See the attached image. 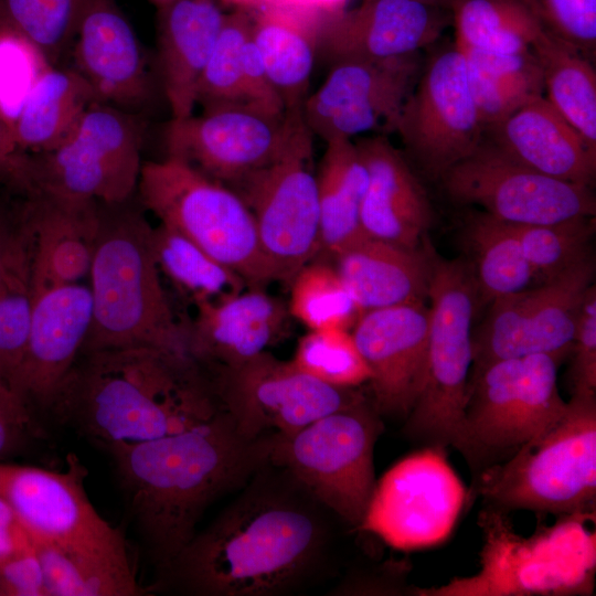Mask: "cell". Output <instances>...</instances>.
Segmentation results:
<instances>
[{
  "label": "cell",
  "mask_w": 596,
  "mask_h": 596,
  "mask_svg": "<svg viewBox=\"0 0 596 596\" xmlns=\"http://www.w3.org/2000/svg\"><path fill=\"white\" fill-rule=\"evenodd\" d=\"M184 322L190 355L204 369L235 366L267 349L287 332L288 306L262 288H248L194 307Z\"/></svg>",
  "instance_id": "obj_24"
},
{
  "label": "cell",
  "mask_w": 596,
  "mask_h": 596,
  "mask_svg": "<svg viewBox=\"0 0 596 596\" xmlns=\"http://www.w3.org/2000/svg\"><path fill=\"white\" fill-rule=\"evenodd\" d=\"M21 236L22 234L15 237V240L13 241L6 240L4 242H2L0 238V274L6 267L18 243L20 242Z\"/></svg>",
  "instance_id": "obj_54"
},
{
  "label": "cell",
  "mask_w": 596,
  "mask_h": 596,
  "mask_svg": "<svg viewBox=\"0 0 596 596\" xmlns=\"http://www.w3.org/2000/svg\"><path fill=\"white\" fill-rule=\"evenodd\" d=\"M313 135L305 121L274 162L228 185L249 209L275 279L289 283L320 254Z\"/></svg>",
  "instance_id": "obj_11"
},
{
  "label": "cell",
  "mask_w": 596,
  "mask_h": 596,
  "mask_svg": "<svg viewBox=\"0 0 596 596\" xmlns=\"http://www.w3.org/2000/svg\"><path fill=\"white\" fill-rule=\"evenodd\" d=\"M426 373L404 422V435L423 446L447 447L456 438L472 364V324L479 291L469 259L443 258L432 248Z\"/></svg>",
  "instance_id": "obj_9"
},
{
  "label": "cell",
  "mask_w": 596,
  "mask_h": 596,
  "mask_svg": "<svg viewBox=\"0 0 596 596\" xmlns=\"http://www.w3.org/2000/svg\"><path fill=\"white\" fill-rule=\"evenodd\" d=\"M594 217H576L551 224H514L523 254L539 284L590 256Z\"/></svg>",
  "instance_id": "obj_43"
},
{
  "label": "cell",
  "mask_w": 596,
  "mask_h": 596,
  "mask_svg": "<svg viewBox=\"0 0 596 596\" xmlns=\"http://www.w3.org/2000/svg\"><path fill=\"white\" fill-rule=\"evenodd\" d=\"M547 102L596 150V72L592 61L542 32L532 46Z\"/></svg>",
  "instance_id": "obj_36"
},
{
  "label": "cell",
  "mask_w": 596,
  "mask_h": 596,
  "mask_svg": "<svg viewBox=\"0 0 596 596\" xmlns=\"http://www.w3.org/2000/svg\"><path fill=\"white\" fill-rule=\"evenodd\" d=\"M334 520L289 471L267 462L158 573L157 583L190 596L296 594L329 572Z\"/></svg>",
  "instance_id": "obj_1"
},
{
  "label": "cell",
  "mask_w": 596,
  "mask_h": 596,
  "mask_svg": "<svg viewBox=\"0 0 596 596\" xmlns=\"http://www.w3.org/2000/svg\"><path fill=\"white\" fill-rule=\"evenodd\" d=\"M448 196L501 221L531 225L595 216L592 187L535 171L483 139L440 179Z\"/></svg>",
  "instance_id": "obj_15"
},
{
  "label": "cell",
  "mask_w": 596,
  "mask_h": 596,
  "mask_svg": "<svg viewBox=\"0 0 596 596\" xmlns=\"http://www.w3.org/2000/svg\"><path fill=\"white\" fill-rule=\"evenodd\" d=\"M412 1H418L423 3L432 4V6H437L440 8L448 9V10H449L450 3L453 2V0H412Z\"/></svg>",
  "instance_id": "obj_55"
},
{
  "label": "cell",
  "mask_w": 596,
  "mask_h": 596,
  "mask_svg": "<svg viewBox=\"0 0 596 596\" xmlns=\"http://www.w3.org/2000/svg\"><path fill=\"white\" fill-rule=\"evenodd\" d=\"M32 195L25 226L31 249L32 292L81 283L88 277L102 203Z\"/></svg>",
  "instance_id": "obj_27"
},
{
  "label": "cell",
  "mask_w": 596,
  "mask_h": 596,
  "mask_svg": "<svg viewBox=\"0 0 596 596\" xmlns=\"http://www.w3.org/2000/svg\"><path fill=\"white\" fill-rule=\"evenodd\" d=\"M467 499L446 448L423 446L376 480L360 530L396 550L432 547L448 539Z\"/></svg>",
  "instance_id": "obj_13"
},
{
  "label": "cell",
  "mask_w": 596,
  "mask_h": 596,
  "mask_svg": "<svg viewBox=\"0 0 596 596\" xmlns=\"http://www.w3.org/2000/svg\"><path fill=\"white\" fill-rule=\"evenodd\" d=\"M221 4L234 9L256 10L273 3L275 0H219Z\"/></svg>",
  "instance_id": "obj_53"
},
{
  "label": "cell",
  "mask_w": 596,
  "mask_h": 596,
  "mask_svg": "<svg viewBox=\"0 0 596 596\" xmlns=\"http://www.w3.org/2000/svg\"><path fill=\"white\" fill-rule=\"evenodd\" d=\"M596 513L557 515L531 535L517 531L510 512L483 504L477 517L482 545L479 570L417 596H589L596 576Z\"/></svg>",
  "instance_id": "obj_5"
},
{
  "label": "cell",
  "mask_w": 596,
  "mask_h": 596,
  "mask_svg": "<svg viewBox=\"0 0 596 596\" xmlns=\"http://www.w3.org/2000/svg\"><path fill=\"white\" fill-rule=\"evenodd\" d=\"M140 170L114 143L79 129H73L57 147L36 153L22 166L32 194L105 204L128 201L137 189Z\"/></svg>",
  "instance_id": "obj_25"
},
{
  "label": "cell",
  "mask_w": 596,
  "mask_h": 596,
  "mask_svg": "<svg viewBox=\"0 0 596 596\" xmlns=\"http://www.w3.org/2000/svg\"><path fill=\"white\" fill-rule=\"evenodd\" d=\"M480 497L507 512L596 513V395H573L565 412L510 459L472 479Z\"/></svg>",
  "instance_id": "obj_6"
},
{
  "label": "cell",
  "mask_w": 596,
  "mask_h": 596,
  "mask_svg": "<svg viewBox=\"0 0 596 596\" xmlns=\"http://www.w3.org/2000/svg\"><path fill=\"white\" fill-rule=\"evenodd\" d=\"M561 361L530 354L471 368L454 446L472 479L510 459L565 412L557 386Z\"/></svg>",
  "instance_id": "obj_7"
},
{
  "label": "cell",
  "mask_w": 596,
  "mask_h": 596,
  "mask_svg": "<svg viewBox=\"0 0 596 596\" xmlns=\"http://www.w3.org/2000/svg\"><path fill=\"white\" fill-rule=\"evenodd\" d=\"M4 23L0 33V114L15 121L40 73L50 62L32 42Z\"/></svg>",
  "instance_id": "obj_46"
},
{
  "label": "cell",
  "mask_w": 596,
  "mask_h": 596,
  "mask_svg": "<svg viewBox=\"0 0 596 596\" xmlns=\"http://www.w3.org/2000/svg\"><path fill=\"white\" fill-rule=\"evenodd\" d=\"M29 533V532H28ZM47 596L143 595L132 566L30 534Z\"/></svg>",
  "instance_id": "obj_37"
},
{
  "label": "cell",
  "mask_w": 596,
  "mask_h": 596,
  "mask_svg": "<svg viewBox=\"0 0 596 596\" xmlns=\"http://www.w3.org/2000/svg\"><path fill=\"white\" fill-rule=\"evenodd\" d=\"M252 23L251 10L234 9L226 13L196 87L195 103L203 109L249 105L243 77L242 49L251 35Z\"/></svg>",
  "instance_id": "obj_42"
},
{
  "label": "cell",
  "mask_w": 596,
  "mask_h": 596,
  "mask_svg": "<svg viewBox=\"0 0 596 596\" xmlns=\"http://www.w3.org/2000/svg\"><path fill=\"white\" fill-rule=\"evenodd\" d=\"M289 284V313L309 330H350L362 315L334 265L324 259L307 263Z\"/></svg>",
  "instance_id": "obj_40"
},
{
  "label": "cell",
  "mask_w": 596,
  "mask_h": 596,
  "mask_svg": "<svg viewBox=\"0 0 596 596\" xmlns=\"http://www.w3.org/2000/svg\"><path fill=\"white\" fill-rule=\"evenodd\" d=\"M50 409L106 447L181 433L222 408L192 356L127 348L82 353Z\"/></svg>",
  "instance_id": "obj_3"
},
{
  "label": "cell",
  "mask_w": 596,
  "mask_h": 596,
  "mask_svg": "<svg viewBox=\"0 0 596 596\" xmlns=\"http://www.w3.org/2000/svg\"><path fill=\"white\" fill-rule=\"evenodd\" d=\"M31 309V249L23 233L0 274V375L9 381L24 354Z\"/></svg>",
  "instance_id": "obj_41"
},
{
  "label": "cell",
  "mask_w": 596,
  "mask_h": 596,
  "mask_svg": "<svg viewBox=\"0 0 596 596\" xmlns=\"http://www.w3.org/2000/svg\"><path fill=\"white\" fill-rule=\"evenodd\" d=\"M382 416L370 397L311 422L268 435V462L289 471L341 522L360 530L376 479L374 447Z\"/></svg>",
  "instance_id": "obj_10"
},
{
  "label": "cell",
  "mask_w": 596,
  "mask_h": 596,
  "mask_svg": "<svg viewBox=\"0 0 596 596\" xmlns=\"http://www.w3.org/2000/svg\"><path fill=\"white\" fill-rule=\"evenodd\" d=\"M485 139L515 161L563 181L592 187L596 150L541 95L488 128Z\"/></svg>",
  "instance_id": "obj_28"
},
{
  "label": "cell",
  "mask_w": 596,
  "mask_h": 596,
  "mask_svg": "<svg viewBox=\"0 0 596 596\" xmlns=\"http://www.w3.org/2000/svg\"><path fill=\"white\" fill-rule=\"evenodd\" d=\"M570 368L573 395H596V288L593 284L584 298L577 320Z\"/></svg>",
  "instance_id": "obj_48"
},
{
  "label": "cell",
  "mask_w": 596,
  "mask_h": 596,
  "mask_svg": "<svg viewBox=\"0 0 596 596\" xmlns=\"http://www.w3.org/2000/svg\"><path fill=\"white\" fill-rule=\"evenodd\" d=\"M429 310L426 302L363 312L352 328L370 371L371 402L381 416L406 419L424 385Z\"/></svg>",
  "instance_id": "obj_20"
},
{
  "label": "cell",
  "mask_w": 596,
  "mask_h": 596,
  "mask_svg": "<svg viewBox=\"0 0 596 596\" xmlns=\"http://www.w3.org/2000/svg\"><path fill=\"white\" fill-rule=\"evenodd\" d=\"M302 120V110L272 115L251 105L204 108L167 124V157L228 187L280 157Z\"/></svg>",
  "instance_id": "obj_16"
},
{
  "label": "cell",
  "mask_w": 596,
  "mask_h": 596,
  "mask_svg": "<svg viewBox=\"0 0 596 596\" xmlns=\"http://www.w3.org/2000/svg\"><path fill=\"white\" fill-rule=\"evenodd\" d=\"M447 12L412 0H363L324 19L318 46L333 62L417 53L440 36L451 20Z\"/></svg>",
  "instance_id": "obj_23"
},
{
  "label": "cell",
  "mask_w": 596,
  "mask_h": 596,
  "mask_svg": "<svg viewBox=\"0 0 596 596\" xmlns=\"http://www.w3.org/2000/svg\"><path fill=\"white\" fill-rule=\"evenodd\" d=\"M96 102L92 87L75 70L49 65L38 76L14 121L17 141L35 153L50 151Z\"/></svg>",
  "instance_id": "obj_33"
},
{
  "label": "cell",
  "mask_w": 596,
  "mask_h": 596,
  "mask_svg": "<svg viewBox=\"0 0 596 596\" xmlns=\"http://www.w3.org/2000/svg\"><path fill=\"white\" fill-rule=\"evenodd\" d=\"M126 202H100L88 273L92 322L82 353L153 348L190 355L184 322L173 312L156 263L153 227Z\"/></svg>",
  "instance_id": "obj_4"
},
{
  "label": "cell",
  "mask_w": 596,
  "mask_h": 596,
  "mask_svg": "<svg viewBox=\"0 0 596 596\" xmlns=\"http://www.w3.org/2000/svg\"><path fill=\"white\" fill-rule=\"evenodd\" d=\"M544 32L589 61L596 52V0H518Z\"/></svg>",
  "instance_id": "obj_47"
},
{
  "label": "cell",
  "mask_w": 596,
  "mask_h": 596,
  "mask_svg": "<svg viewBox=\"0 0 596 596\" xmlns=\"http://www.w3.org/2000/svg\"><path fill=\"white\" fill-rule=\"evenodd\" d=\"M432 246L407 248L363 237L332 257L361 312L426 302Z\"/></svg>",
  "instance_id": "obj_30"
},
{
  "label": "cell",
  "mask_w": 596,
  "mask_h": 596,
  "mask_svg": "<svg viewBox=\"0 0 596 596\" xmlns=\"http://www.w3.org/2000/svg\"><path fill=\"white\" fill-rule=\"evenodd\" d=\"M317 173L320 254L333 257L364 236L360 213L369 173L351 139L326 142Z\"/></svg>",
  "instance_id": "obj_32"
},
{
  "label": "cell",
  "mask_w": 596,
  "mask_h": 596,
  "mask_svg": "<svg viewBox=\"0 0 596 596\" xmlns=\"http://www.w3.org/2000/svg\"><path fill=\"white\" fill-rule=\"evenodd\" d=\"M85 478L75 455L64 471L0 461V496L30 534L131 566L123 533L95 509Z\"/></svg>",
  "instance_id": "obj_17"
},
{
  "label": "cell",
  "mask_w": 596,
  "mask_h": 596,
  "mask_svg": "<svg viewBox=\"0 0 596 596\" xmlns=\"http://www.w3.org/2000/svg\"><path fill=\"white\" fill-rule=\"evenodd\" d=\"M422 71L418 52L390 58L333 62L322 85L308 95L302 118L326 142L396 132Z\"/></svg>",
  "instance_id": "obj_18"
},
{
  "label": "cell",
  "mask_w": 596,
  "mask_h": 596,
  "mask_svg": "<svg viewBox=\"0 0 596 596\" xmlns=\"http://www.w3.org/2000/svg\"><path fill=\"white\" fill-rule=\"evenodd\" d=\"M347 1L348 0H275L270 4L296 9L305 13L327 19L343 11Z\"/></svg>",
  "instance_id": "obj_52"
},
{
  "label": "cell",
  "mask_w": 596,
  "mask_h": 596,
  "mask_svg": "<svg viewBox=\"0 0 596 596\" xmlns=\"http://www.w3.org/2000/svg\"><path fill=\"white\" fill-rule=\"evenodd\" d=\"M158 60L172 118L192 114L202 71L226 13L219 0H172L159 8Z\"/></svg>",
  "instance_id": "obj_29"
},
{
  "label": "cell",
  "mask_w": 596,
  "mask_h": 596,
  "mask_svg": "<svg viewBox=\"0 0 596 596\" xmlns=\"http://www.w3.org/2000/svg\"><path fill=\"white\" fill-rule=\"evenodd\" d=\"M466 62L453 44L422 68L406 102L396 134L409 157L433 179L473 152L485 139Z\"/></svg>",
  "instance_id": "obj_19"
},
{
  "label": "cell",
  "mask_w": 596,
  "mask_h": 596,
  "mask_svg": "<svg viewBox=\"0 0 596 596\" xmlns=\"http://www.w3.org/2000/svg\"><path fill=\"white\" fill-rule=\"evenodd\" d=\"M459 51L485 130L544 92L542 70L533 51L522 54Z\"/></svg>",
  "instance_id": "obj_35"
},
{
  "label": "cell",
  "mask_w": 596,
  "mask_h": 596,
  "mask_svg": "<svg viewBox=\"0 0 596 596\" xmlns=\"http://www.w3.org/2000/svg\"><path fill=\"white\" fill-rule=\"evenodd\" d=\"M0 596H47L33 546L0 563Z\"/></svg>",
  "instance_id": "obj_50"
},
{
  "label": "cell",
  "mask_w": 596,
  "mask_h": 596,
  "mask_svg": "<svg viewBox=\"0 0 596 596\" xmlns=\"http://www.w3.org/2000/svg\"><path fill=\"white\" fill-rule=\"evenodd\" d=\"M86 0H0V18L53 60L75 36Z\"/></svg>",
  "instance_id": "obj_45"
},
{
  "label": "cell",
  "mask_w": 596,
  "mask_h": 596,
  "mask_svg": "<svg viewBox=\"0 0 596 596\" xmlns=\"http://www.w3.org/2000/svg\"><path fill=\"white\" fill-rule=\"evenodd\" d=\"M31 546L25 526L13 508L0 496V563Z\"/></svg>",
  "instance_id": "obj_51"
},
{
  "label": "cell",
  "mask_w": 596,
  "mask_h": 596,
  "mask_svg": "<svg viewBox=\"0 0 596 596\" xmlns=\"http://www.w3.org/2000/svg\"><path fill=\"white\" fill-rule=\"evenodd\" d=\"M317 380L339 387H358L370 371L348 329L309 330L297 344L291 360Z\"/></svg>",
  "instance_id": "obj_44"
},
{
  "label": "cell",
  "mask_w": 596,
  "mask_h": 596,
  "mask_svg": "<svg viewBox=\"0 0 596 596\" xmlns=\"http://www.w3.org/2000/svg\"><path fill=\"white\" fill-rule=\"evenodd\" d=\"M142 206L238 274L248 288L276 280L249 209L227 185L178 159L142 163L137 184Z\"/></svg>",
  "instance_id": "obj_8"
},
{
  "label": "cell",
  "mask_w": 596,
  "mask_h": 596,
  "mask_svg": "<svg viewBox=\"0 0 596 596\" xmlns=\"http://www.w3.org/2000/svg\"><path fill=\"white\" fill-rule=\"evenodd\" d=\"M33 407L0 375V461L21 449L39 433Z\"/></svg>",
  "instance_id": "obj_49"
},
{
  "label": "cell",
  "mask_w": 596,
  "mask_h": 596,
  "mask_svg": "<svg viewBox=\"0 0 596 596\" xmlns=\"http://www.w3.org/2000/svg\"><path fill=\"white\" fill-rule=\"evenodd\" d=\"M454 45L461 51L522 54L543 32L518 0H453Z\"/></svg>",
  "instance_id": "obj_38"
},
{
  "label": "cell",
  "mask_w": 596,
  "mask_h": 596,
  "mask_svg": "<svg viewBox=\"0 0 596 596\" xmlns=\"http://www.w3.org/2000/svg\"><path fill=\"white\" fill-rule=\"evenodd\" d=\"M152 247L160 274L194 307L248 288L238 274L163 224L152 228Z\"/></svg>",
  "instance_id": "obj_39"
},
{
  "label": "cell",
  "mask_w": 596,
  "mask_h": 596,
  "mask_svg": "<svg viewBox=\"0 0 596 596\" xmlns=\"http://www.w3.org/2000/svg\"><path fill=\"white\" fill-rule=\"evenodd\" d=\"M252 15L251 38L286 111L302 110L324 19L276 4Z\"/></svg>",
  "instance_id": "obj_31"
},
{
  "label": "cell",
  "mask_w": 596,
  "mask_h": 596,
  "mask_svg": "<svg viewBox=\"0 0 596 596\" xmlns=\"http://www.w3.org/2000/svg\"><path fill=\"white\" fill-rule=\"evenodd\" d=\"M268 435L243 436L221 409L181 433L105 447L158 573L191 541L204 511L268 462Z\"/></svg>",
  "instance_id": "obj_2"
},
{
  "label": "cell",
  "mask_w": 596,
  "mask_h": 596,
  "mask_svg": "<svg viewBox=\"0 0 596 596\" xmlns=\"http://www.w3.org/2000/svg\"><path fill=\"white\" fill-rule=\"evenodd\" d=\"M462 240L473 268L480 305L532 287L536 281L514 224L486 212L469 214Z\"/></svg>",
  "instance_id": "obj_34"
},
{
  "label": "cell",
  "mask_w": 596,
  "mask_h": 596,
  "mask_svg": "<svg viewBox=\"0 0 596 596\" xmlns=\"http://www.w3.org/2000/svg\"><path fill=\"white\" fill-rule=\"evenodd\" d=\"M206 371L221 408L249 439L292 434L321 416L369 398L358 387L323 383L269 351L235 366Z\"/></svg>",
  "instance_id": "obj_12"
},
{
  "label": "cell",
  "mask_w": 596,
  "mask_h": 596,
  "mask_svg": "<svg viewBox=\"0 0 596 596\" xmlns=\"http://www.w3.org/2000/svg\"><path fill=\"white\" fill-rule=\"evenodd\" d=\"M354 142L369 173L360 213L364 236L407 248L421 246L433 207L408 161L387 136Z\"/></svg>",
  "instance_id": "obj_26"
},
{
  "label": "cell",
  "mask_w": 596,
  "mask_h": 596,
  "mask_svg": "<svg viewBox=\"0 0 596 596\" xmlns=\"http://www.w3.org/2000/svg\"><path fill=\"white\" fill-rule=\"evenodd\" d=\"M73 41L75 71L99 103L128 113L149 103L152 82L146 55L115 0H86Z\"/></svg>",
  "instance_id": "obj_22"
},
{
  "label": "cell",
  "mask_w": 596,
  "mask_h": 596,
  "mask_svg": "<svg viewBox=\"0 0 596 596\" xmlns=\"http://www.w3.org/2000/svg\"><path fill=\"white\" fill-rule=\"evenodd\" d=\"M149 1L159 9V8H162L163 6L168 4L172 0H149Z\"/></svg>",
  "instance_id": "obj_56"
},
{
  "label": "cell",
  "mask_w": 596,
  "mask_h": 596,
  "mask_svg": "<svg viewBox=\"0 0 596 596\" xmlns=\"http://www.w3.org/2000/svg\"><path fill=\"white\" fill-rule=\"evenodd\" d=\"M592 256L558 276L498 298L472 332V364L549 354L562 361L572 352L581 308L594 284Z\"/></svg>",
  "instance_id": "obj_14"
},
{
  "label": "cell",
  "mask_w": 596,
  "mask_h": 596,
  "mask_svg": "<svg viewBox=\"0 0 596 596\" xmlns=\"http://www.w3.org/2000/svg\"><path fill=\"white\" fill-rule=\"evenodd\" d=\"M91 322L88 285L81 281L32 292L24 354L10 380L32 407L51 408L82 354Z\"/></svg>",
  "instance_id": "obj_21"
}]
</instances>
